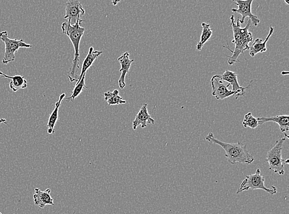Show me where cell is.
<instances>
[{"mask_svg":"<svg viewBox=\"0 0 289 214\" xmlns=\"http://www.w3.org/2000/svg\"><path fill=\"white\" fill-rule=\"evenodd\" d=\"M240 19V18H238L237 22H235L234 16L232 15L230 17L229 26L232 27L233 36H234V39L232 41V43L235 44L234 51H232L229 48L228 43H227V46H223V48L228 49L230 52H232V56L230 57L227 56V58H228L227 63L232 66L234 65L236 63H240V61L238 60L239 57L242 54L245 57L244 51L249 49V43L254 40L252 33L249 30L250 28L252 26L251 21L249 19L246 26L242 28Z\"/></svg>","mask_w":289,"mask_h":214,"instance_id":"cell-1","label":"cell"},{"mask_svg":"<svg viewBox=\"0 0 289 214\" xmlns=\"http://www.w3.org/2000/svg\"><path fill=\"white\" fill-rule=\"evenodd\" d=\"M205 140L208 142L220 146L224 150L225 157L230 165H234L236 163L251 165L255 161L254 156L247 150L246 144L241 141L236 143L223 142L214 137L213 133H208Z\"/></svg>","mask_w":289,"mask_h":214,"instance_id":"cell-2","label":"cell"},{"mask_svg":"<svg viewBox=\"0 0 289 214\" xmlns=\"http://www.w3.org/2000/svg\"><path fill=\"white\" fill-rule=\"evenodd\" d=\"M83 21L80 17L78 18L77 22L72 25L70 22L66 21L63 22L61 29L64 34L68 36L71 41L74 48V59L71 67L70 70L68 72V77L72 82L77 81L78 76L76 74V69H79L80 61V43L84 33L85 30L82 27L81 25Z\"/></svg>","mask_w":289,"mask_h":214,"instance_id":"cell-3","label":"cell"},{"mask_svg":"<svg viewBox=\"0 0 289 214\" xmlns=\"http://www.w3.org/2000/svg\"><path fill=\"white\" fill-rule=\"evenodd\" d=\"M285 140V138H281L277 140L273 148L268 152L265 159L268 163L269 170L280 176H284L285 174V161L282 157V151Z\"/></svg>","mask_w":289,"mask_h":214,"instance_id":"cell-4","label":"cell"},{"mask_svg":"<svg viewBox=\"0 0 289 214\" xmlns=\"http://www.w3.org/2000/svg\"><path fill=\"white\" fill-rule=\"evenodd\" d=\"M0 39L4 41L5 45V52L2 60L4 65H8L15 60L16 54L19 48H29L32 47L31 44L25 43L22 39L10 38L6 30L0 32Z\"/></svg>","mask_w":289,"mask_h":214,"instance_id":"cell-5","label":"cell"},{"mask_svg":"<svg viewBox=\"0 0 289 214\" xmlns=\"http://www.w3.org/2000/svg\"><path fill=\"white\" fill-rule=\"evenodd\" d=\"M272 188H273L269 189L265 187V178L261 174L260 169H257L254 174L246 177L236 193L239 194L249 190H262L271 195H274L277 193V189L274 187Z\"/></svg>","mask_w":289,"mask_h":214,"instance_id":"cell-6","label":"cell"},{"mask_svg":"<svg viewBox=\"0 0 289 214\" xmlns=\"http://www.w3.org/2000/svg\"><path fill=\"white\" fill-rule=\"evenodd\" d=\"M254 2L253 0H246V1H242V0H236L233 3L236 6H238V9L233 8L232 11L233 13H238L241 15L242 18L240 19V24H244L246 18H249L251 21L252 26L257 27L260 23V20L257 16L253 15L252 13V5Z\"/></svg>","mask_w":289,"mask_h":214,"instance_id":"cell-7","label":"cell"},{"mask_svg":"<svg viewBox=\"0 0 289 214\" xmlns=\"http://www.w3.org/2000/svg\"><path fill=\"white\" fill-rule=\"evenodd\" d=\"M210 84L212 88V95L217 100H223L230 96H237V92L229 90L225 85L221 76L216 74L211 79Z\"/></svg>","mask_w":289,"mask_h":214,"instance_id":"cell-8","label":"cell"},{"mask_svg":"<svg viewBox=\"0 0 289 214\" xmlns=\"http://www.w3.org/2000/svg\"><path fill=\"white\" fill-rule=\"evenodd\" d=\"M85 14V10L79 0H69L66 2L65 18L72 25L76 24L78 18Z\"/></svg>","mask_w":289,"mask_h":214,"instance_id":"cell-9","label":"cell"},{"mask_svg":"<svg viewBox=\"0 0 289 214\" xmlns=\"http://www.w3.org/2000/svg\"><path fill=\"white\" fill-rule=\"evenodd\" d=\"M221 79L223 81L227 82L229 83L230 86L232 87V91L235 92H237V96H236V99H238L239 97L243 96L245 95L246 90L251 87V83L247 87H241L238 83L237 74L234 72L230 71H226L221 76Z\"/></svg>","mask_w":289,"mask_h":214,"instance_id":"cell-10","label":"cell"},{"mask_svg":"<svg viewBox=\"0 0 289 214\" xmlns=\"http://www.w3.org/2000/svg\"><path fill=\"white\" fill-rule=\"evenodd\" d=\"M51 192L50 188L44 191H41L38 188H35V193L33 196L35 205L41 209L47 205H54V199L52 198Z\"/></svg>","mask_w":289,"mask_h":214,"instance_id":"cell-11","label":"cell"},{"mask_svg":"<svg viewBox=\"0 0 289 214\" xmlns=\"http://www.w3.org/2000/svg\"><path fill=\"white\" fill-rule=\"evenodd\" d=\"M129 57V52H126L118 58L119 62L121 66L120 71H119L121 72V75L119 79V86L121 89H124L126 87V75L129 72L132 64L134 62V60H130Z\"/></svg>","mask_w":289,"mask_h":214,"instance_id":"cell-12","label":"cell"},{"mask_svg":"<svg viewBox=\"0 0 289 214\" xmlns=\"http://www.w3.org/2000/svg\"><path fill=\"white\" fill-rule=\"evenodd\" d=\"M155 121L150 116L147 111V104L145 103L141 108L137 115L136 116L135 120L133 122V129L136 130L139 126L141 128H146L147 124H154Z\"/></svg>","mask_w":289,"mask_h":214,"instance_id":"cell-13","label":"cell"},{"mask_svg":"<svg viewBox=\"0 0 289 214\" xmlns=\"http://www.w3.org/2000/svg\"><path fill=\"white\" fill-rule=\"evenodd\" d=\"M259 126L268 122H273L278 125L280 132H287L289 130V118L288 115H280L273 117H262L257 118Z\"/></svg>","mask_w":289,"mask_h":214,"instance_id":"cell-14","label":"cell"},{"mask_svg":"<svg viewBox=\"0 0 289 214\" xmlns=\"http://www.w3.org/2000/svg\"><path fill=\"white\" fill-rule=\"evenodd\" d=\"M274 28L272 26L269 27V32L267 37H266L265 41H263L262 39L257 38L255 40L254 43L252 44L251 46L249 48V55H251L252 57H255V55L258 54H263L267 51V48H266V43H267L268 41L273 35L274 32Z\"/></svg>","mask_w":289,"mask_h":214,"instance_id":"cell-15","label":"cell"},{"mask_svg":"<svg viewBox=\"0 0 289 214\" xmlns=\"http://www.w3.org/2000/svg\"><path fill=\"white\" fill-rule=\"evenodd\" d=\"M102 54V51L94 50L93 47H90V48H89L88 54L87 57L85 58L84 61H83L81 73H80V76L78 77L77 82H79L80 80L82 79L83 75L87 73L88 69L92 66L94 61H95L96 58H98Z\"/></svg>","mask_w":289,"mask_h":214,"instance_id":"cell-16","label":"cell"},{"mask_svg":"<svg viewBox=\"0 0 289 214\" xmlns=\"http://www.w3.org/2000/svg\"><path fill=\"white\" fill-rule=\"evenodd\" d=\"M0 77L11 79V82L10 83V88L13 92H16L17 91L21 90V89H25L27 87V81L23 76H19V75L15 76H9L0 71Z\"/></svg>","mask_w":289,"mask_h":214,"instance_id":"cell-17","label":"cell"},{"mask_svg":"<svg viewBox=\"0 0 289 214\" xmlns=\"http://www.w3.org/2000/svg\"><path fill=\"white\" fill-rule=\"evenodd\" d=\"M66 96L65 93L61 94L60 96L59 100H58L56 103L55 104V108L53 111H52L51 115L49 116L48 119V124H47V127L48 129V134L51 135L55 132V124L59 119V116H58V111H59L60 107L62 102L63 100L65 99Z\"/></svg>","mask_w":289,"mask_h":214,"instance_id":"cell-18","label":"cell"},{"mask_svg":"<svg viewBox=\"0 0 289 214\" xmlns=\"http://www.w3.org/2000/svg\"><path fill=\"white\" fill-rule=\"evenodd\" d=\"M202 32L201 38L197 44L196 49L197 51H201L205 44L210 40L212 36V29H211L209 24L202 22Z\"/></svg>","mask_w":289,"mask_h":214,"instance_id":"cell-19","label":"cell"},{"mask_svg":"<svg viewBox=\"0 0 289 214\" xmlns=\"http://www.w3.org/2000/svg\"><path fill=\"white\" fill-rule=\"evenodd\" d=\"M105 101L107 102L108 105H119L126 104L127 101L119 95L118 90L113 91H107L104 94Z\"/></svg>","mask_w":289,"mask_h":214,"instance_id":"cell-20","label":"cell"},{"mask_svg":"<svg viewBox=\"0 0 289 214\" xmlns=\"http://www.w3.org/2000/svg\"><path fill=\"white\" fill-rule=\"evenodd\" d=\"M86 74L83 75L82 79L80 80L79 82L76 83V86L74 88V90L72 91V94L71 96L67 98V100H70L72 102H74V99L79 96L80 94L82 93V91L84 90L85 88H87L86 87L85 79Z\"/></svg>","mask_w":289,"mask_h":214,"instance_id":"cell-21","label":"cell"},{"mask_svg":"<svg viewBox=\"0 0 289 214\" xmlns=\"http://www.w3.org/2000/svg\"><path fill=\"white\" fill-rule=\"evenodd\" d=\"M243 125L244 128L249 127L252 129H256L259 126L257 119L253 116L252 113H247L244 116Z\"/></svg>","mask_w":289,"mask_h":214,"instance_id":"cell-22","label":"cell"},{"mask_svg":"<svg viewBox=\"0 0 289 214\" xmlns=\"http://www.w3.org/2000/svg\"><path fill=\"white\" fill-rule=\"evenodd\" d=\"M2 123H5V124H7V120H6V119L4 118H2L1 119H0V124Z\"/></svg>","mask_w":289,"mask_h":214,"instance_id":"cell-23","label":"cell"},{"mask_svg":"<svg viewBox=\"0 0 289 214\" xmlns=\"http://www.w3.org/2000/svg\"><path fill=\"white\" fill-rule=\"evenodd\" d=\"M119 2H119V1H116V2H115V1H113V2H112V4H113V5L115 6V5H117V4H118V3H119Z\"/></svg>","mask_w":289,"mask_h":214,"instance_id":"cell-24","label":"cell"},{"mask_svg":"<svg viewBox=\"0 0 289 214\" xmlns=\"http://www.w3.org/2000/svg\"><path fill=\"white\" fill-rule=\"evenodd\" d=\"M284 2L286 3V4H287V5H289V2L287 1V0H285Z\"/></svg>","mask_w":289,"mask_h":214,"instance_id":"cell-25","label":"cell"},{"mask_svg":"<svg viewBox=\"0 0 289 214\" xmlns=\"http://www.w3.org/2000/svg\"><path fill=\"white\" fill-rule=\"evenodd\" d=\"M283 74H285L284 72H282V75ZM286 74H287H287H288V72H286Z\"/></svg>","mask_w":289,"mask_h":214,"instance_id":"cell-26","label":"cell"},{"mask_svg":"<svg viewBox=\"0 0 289 214\" xmlns=\"http://www.w3.org/2000/svg\"><path fill=\"white\" fill-rule=\"evenodd\" d=\"M0 214H2L1 212H0Z\"/></svg>","mask_w":289,"mask_h":214,"instance_id":"cell-27","label":"cell"}]
</instances>
